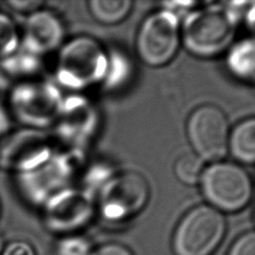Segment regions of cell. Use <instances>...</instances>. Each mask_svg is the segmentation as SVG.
<instances>
[{"mask_svg":"<svg viewBox=\"0 0 255 255\" xmlns=\"http://www.w3.org/2000/svg\"><path fill=\"white\" fill-rule=\"evenodd\" d=\"M237 17L225 7H208L192 12L184 21L182 38L186 49L198 57L221 53L231 42Z\"/></svg>","mask_w":255,"mask_h":255,"instance_id":"obj_1","label":"cell"},{"mask_svg":"<svg viewBox=\"0 0 255 255\" xmlns=\"http://www.w3.org/2000/svg\"><path fill=\"white\" fill-rule=\"evenodd\" d=\"M62 108L59 92L45 81L31 79L9 90L8 112L26 128L41 129L51 125Z\"/></svg>","mask_w":255,"mask_h":255,"instance_id":"obj_2","label":"cell"},{"mask_svg":"<svg viewBox=\"0 0 255 255\" xmlns=\"http://www.w3.org/2000/svg\"><path fill=\"white\" fill-rule=\"evenodd\" d=\"M226 222L220 211L209 205L190 209L177 224L172 249L175 255H211L221 243Z\"/></svg>","mask_w":255,"mask_h":255,"instance_id":"obj_3","label":"cell"},{"mask_svg":"<svg viewBox=\"0 0 255 255\" xmlns=\"http://www.w3.org/2000/svg\"><path fill=\"white\" fill-rule=\"evenodd\" d=\"M200 180L204 197L218 211H238L252 195L250 176L234 163L216 162L203 171Z\"/></svg>","mask_w":255,"mask_h":255,"instance_id":"obj_4","label":"cell"},{"mask_svg":"<svg viewBox=\"0 0 255 255\" xmlns=\"http://www.w3.org/2000/svg\"><path fill=\"white\" fill-rule=\"evenodd\" d=\"M52 141L41 129L22 128L0 139V168L15 175L34 170L52 158Z\"/></svg>","mask_w":255,"mask_h":255,"instance_id":"obj_5","label":"cell"},{"mask_svg":"<svg viewBox=\"0 0 255 255\" xmlns=\"http://www.w3.org/2000/svg\"><path fill=\"white\" fill-rule=\"evenodd\" d=\"M102 47L91 38H77L61 51L58 61L59 81L72 88H83L100 80L107 69Z\"/></svg>","mask_w":255,"mask_h":255,"instance_id":"obj_6","label":"cell"},{"mask_svg":"<svg viewBox=\"0 0 255 255\" xmlns=\"http://www.w3.org/2000/svg\"><path fill=\"white\" fill-rule=\"evenodd\" d=\"M179 44L178 21L169 11L149 15L141 24L136 37V51L148 66L167 64L175 55Z\"/></svg>","mask_w":255,"mask_h":255,"instance_id":"obj_7","label":"cell"},{"mask_svg":"<svg viewBox=\"0 0 255 255\" xmlns=\"http://www.w3.org/2000/svg\"><path fill=\"white\" fill-rule=\"evenodd\" d=\"M187 136L201 159L218 160L228 148V121L213 105H203L192 112L187 121Z\"/></svg>","mask_w":255,"mask_h":255,"instance_id":"obj_8","label":"cell"},{"mask_svg":"<svg viewBox=\"0 0 255 255\" xmlns=\"http://www.w3.org/2000/svg\"><path fill=\"white\" fill-rule=\"evenodd\" d=\"M148 194V184L141 174L128 171L116 175L101 193L102 214L114 221L128 219L144 207Z\"/></svg>","mask_w":255,"mask_h":255,"instance_id":"obj_9","label":"cell"},{"mask_svg":"<svg viewBox=\"0 0 255 255\" xmlns=\"http://www.w3.org/2000/svg\"><path fill=\"white\" fill-rule=\"evenodd\" d=\"M91 199L76 190L51 195L44 203L43 221L46 227L58 233H68L86 225L93 215Z\"/></svg>","mask_w":255,"mask_h":255,"instance_id":"obj_10","label":"cell"},{"mask_svg":"<svg viewBox=\"0 0 255 255\" xmlns=\"http://www.w3.org/2000/svg\"><path fill=\"white\" fill-rule=\"evenodd\" d=\"M64 27L53 12L40 8L26 16L20 31V47L41 57L56 50L64 38Z\"/></svg>","mask_w":255,"mask_h":255,"instance_id":"obj_11","label":"cell"},{"mask_svg":"<svg viewBox=\"0 0 255 255\" xmlns=\"http://www.w3.org/2000/svg\"><path fill=\"white\" fill-rule=\"evenodd\" d=\"M40 69V57L21 47L13 54L0 58V90L9 91L15 85L34 79Z\"/></svg>","mask_w":255,"mask_h":255,"instance_id":"obj_12","label":"cell"},{"mask_svg":"<svg viewBox=\"0 0 255 255\" xmlns=\"http://www.w3.org/2000/svg\"><path fill=\"white\" fill-rule=\"evenodd\" d=\"M233 156L241 162L253 163L255 159V121L248 119L238 124L228 138Z\"/></svg>","mask_w":255,"mask_h":255,"instance_id":"obj_13","label":"cell"},{"mask_svg":"<svg viewBox=\"0 0 255 255\" xmlns=\"http://www.w3.org/2000/svg\"><path fill=\"white\" fill-rule=\"evenodd\" d=\"M131 4L128 0H92L89 2V9L96 20L110 25L125 19Z\"/></svg>","mask_w":255,"mask_h":255,"instance_id":"obj_14","label":"cell"},{"mask_svg":"<svg viewBox=\"0 0 255 255\" xmlns=\"http://www.w3.org/2000/svg\"><path fill=\"white\" fill-rule=\"evenodd\" d=\"M230 71L237 77L252 80L254 77V44L252 40L237 44L227 59Z\"/></svg>","mask_w":255,"mask_h":255,"instance_id":"obj_15","label":"cell"},{"mask_svg":"<svg viewBox=\"0 0 255 255\" xmlns=\"http://www.w3.org/2000/svg\"><path fill=\"white\" fill-rule=\"evenodd\" d=\"M174 172L181 182L195 184L203 173V161L194 152H183L175 161Z\"/></svg>","mask_w":255,"mask_h":255,"instance_id":"obj_16","label":"cell"},{"mask_svg":"<svg viewBox=\"0 0 255 255\" xmlns=\"http://www.w3.org/2000/svg\"><path fill=\"white\" fill-rule=\"evenodd\" d=\"M20 48V31L11 16L0 10V58L15 53Z\"/></svg>","mask_w":255,"mask_h":255,"instance_id":"obj_17","label":"cell"},{"mask_svg":"<svg viewBox=\"0 0 255 255\" xmlns=\"http://www.w3.org/2000/svg\"><path fill=\"white\" fill-rule=\"evenodd\" d=\"M92 247L89 240L79 235L63 238L57 245L58 255H90Z\"/></svg>","mask_w":255,"mask_h":255,"instance_id":"obj_18","label":"cell"},{"mask_svg":"<svg viewBox=\"0 0 255 255\" xmlns=\"http://www.w3.org/2000/svg\"><path fill=\"white\" fill-rule=\"evenodd\" d=\"M227 255H255V235L253 231L242 234L231 245Z\"/></svg>","mask_w":255,"mask_h":255,"instance_id":"obj_19","label":"cell"},{"mask_svg":"<svg viewBox=\"0 0 255 255\" xmlns=\"http://www.w3.org/2000/svg\"><path fill=\"white\" fill-rule=\"evenodd\" d=\"M7 7L8 10L16 12L18 14H25L28 16L29 14L35 12L40 9L43 5V2L40 1H6L2 3Z\"/></svg>","mask_w":255,"mask_h":255,"instance_id":"obj_20","label":"cell"},{"mask_svg":"<svg viewBox=\"0 0 255 255\" xmlns=\"http://www.w3.org/2000/svg\"><path fill=\"white\" fill-rule=\"evenodd\" d=\"M0 255H36L32 245L23 240L12 241L4 246Z\"/></svg>","mask_w":255,"mask_h":255,"instance_id":"obj_21","label":"cell"},{"mask_svg":"<svg viewBox=\"0 0 255 255\" xmlns=\"http://www.w3.org/2000/svg\"><path fill=\"white\" fill-rule=\"evenodd\" d=\"M90 255H133L131 251L119 243H109L92 250Z\"/></svg>","mask_w":255,"mask_h":255,"instance_id":"obj_22","label":"cell"},{"mask_svg":"<svg viewBox=\"0 0 255 255\" xmlns=\"http://www.w3.org/2000/svg\"><path fill=\"white\" fill-rule=\"evenodd\" d=\"M11 128V116L4 107L0 106V139H2Z\"/></svg>","mask_w":255,"mask_h":255,"instance_id":"obj_23","label":"cell"},{"mask_svg":"<svg viewBox=\"0 0 255 255\" xmlns=\"http://www.w3.org/2000/svg\"><path fill=\"white\" fill-rule=\"evenodd\" d=\"M3 248H4V246H3V240H2V238H1V236H0V254H1L2 250H3Z\"/></svg>","mask_w":255,"mask_h":255,"instance_id":"obj_24","label":"cell"}]
</instances>
